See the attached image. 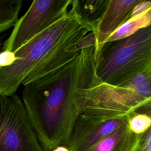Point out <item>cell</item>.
Masks as SVG:
<instances>
[{
    "label": "cell",
    "mask_w": 151,
    "mask_h": 151,
    "mask_svg": "<svg viewBox=\"0 0 151 151\" xmlns=\"http://www.w3.org/2000/svg\"><path fill=\"white\" fill-rule=\"evenodd\" d=\"M96 47L80 51L72 61L24 86L22 103L44 151L68 146L80 114L78 100L96 78Z\"/></svg>",
    "instance_id": "obj_1"
},
{
    "label": "cell",
    "mask_w": 151,
    "mask_h": 151,
    "mask_svg": "<svg viewBox=\"0 0 151 151\" xmlns=\"http://www.w3.org/2000/svg\"><path fill=\"white\" fill-rule=\"evenodd\" d=\"M92 31L70 8L63 17L15 51L14 53L16 60L12 64L0 67V96L14 94L27 76L60 47L81 39Z\"/></svg>",
    "instance_id": "obj_2"
},
{
    "label": "cell",
    "mask_w": 151,
    "mask_h": 151,
    "mask_svg": "<svg viewBox=\"0 0 151 151\" xmlns=\"http://www.w3.org/2000/svg\"><path fill=\"white\" fill-rule=\"evenodd\" d=\"M150 83L151 71L140 74L120 86L101 83L96 77L80 96V114L105 117L135 112L150 114Z\"/></svg>",
    "instance_id": "obj_3"
},
{
    "label": "cell",
    "mask_w": 151,
    "mask_h": 151,
    "mask_svg": "<svg viewBox=\"0 0 151 151\" xmlns=\"http://www.w3.org/2000/svg\"><path fill=\"white\" fill-rule=\"evenodd\" d=\"M96 52V76L113 86L124 84L137 75L151 71V28L106 42Z\"/></svg>",
    "instance_id": "obj_4"
},
{
    "label": "cell",
    "mask_w": 151,
    "mask_h": 151,
    "mask_svg": "<svg viewBox=\"0 0 151 151\" xmlns=\"http://www.w3.org/2000/svg\"><path fill=\"white\" fill-rule=\"evenodd\" d=\"M0 151H44L15 94L0 96Z\"/></svg>",
    "instance_id": "obj_5"
},
{
    "label": "cell",
    "mask_w": 151,
    "mask_h": 151,
    "mask_svg": "<svg viewBox=\"0 0 151 151\" xmlns=\"http://www.w3.org/2000/svg\"><path fill=\"white\" fill-rule=\"evenodd\" d=\"M71 0H35L17 20L1 50L14 52L68 12Z\"/></svg>",
    "instance_id": "obj_6"
},
{
    "label": "cell",
    "mask_w": 151,
    "mask_h": 151,
    "mask_svg": "<svg viewBox=\"0 0 151 151\" xmlns=\"http://www.w3.org/2000/svg\"><path fill=\"white\" fill-rule=\"evenodd\" d=\"M130 115L105 117L80 114L74 124L67 147L70 151H88L127 123Z\"/></svg>",
    "instance_id": "obj_7"
},
{
    "label": "cell",
    "mask_w": 151,
    "mask_h": 151,
    "mask_svg": "<svg viewBox=\"0 0 151 151\" xmlns=\"http://www.w3.org/2000/svg\"><path fill=\"white\" fill-rule=\"evenodd\" d=\"M140 0H109L96 28L92 31L96 37V52L106 43L108 38L129 17Z\"/></svg>",
    "instance_id": "obj_8"
},
{
    "label": "cell",
    "mask_w": 151,
    "mask_h": 151,
    "mask_svg": "<svg viewBox=\"0 0 151 151\" xmlns=\"http://www.w3.org/2000/svg\"><path fill=\"white\" fill-rule=\"evenodd\" d=\"M141 136L132 132L129 129L127 122L102 139L88 151H134Z\"/></svg>",
    "instance_id": "obj_9"
},
{
    "label": "cell",
    "mask_w": 151,
    "mask_h": 151,
    "mask_svg": "<svg viewBox=\"0 0 151 151\" xmlns=\"http://www.w3.org/2000/svg\"><path fill=\"white\" fill-rule=\"evenodd\" d=\"M109 0H71L70 8L80 21L91 28L92 31L101 18Z\"/></svg>",
    "instance_id": "obj_10"
},
{
    "label": "cell",
    "mask_w": 151,
    "mask_h": 151,
    "mask_svg": "<svg viewBox=\"0 0 151 151\" xmlns=\"http://www.w3.org/2000/svg\"><path fill=\"white\" fill-rule=\"evenodd\" d=\"M150 23L151 9L140 16L133 18L129 17L108 38L106 42L114 41L130 37L141 29L150 26Z\"/></svg>",
    "instance_id": "obj_11"
},
{
    "label": "cell",
    "mask_w": 151,
    "mask_h": 151,
    "mask_svg": "<svg viewBox=\"0 0 151 151\" xmlns=\"http://www.w3.org/2000/svg\"><path fill=\"white\" fill-rule=\"evenodd\" d=\"M22 6L21 0H0V33L15 25Z\"/></svg>",
    "instance_id": "obj_12"
},
{
    "label": "cell",
    "mask_w": 151,
    "mask_h": 151,
    "mask_svg": "<svg viewBox=\"0 0 151 151\" xmlns=\"http://www.w3.org/2000/svg\"><path fill=\"white\" fill-rule=\"evenodd\" d=\"M150 114L146 113L135 112L130 115L128 120L129 130L134 134L142 135L150 128Z\"/></svg>",
    "instance_id": "obj_13"
},
{
    "label": "cell",
    "mask_w": 151,
    "mask_h": 151,
    "mask_svg": "<svg viewBox=\"0 0 151 151\" xmlns=\"http://www.w3.org/2000/svg\"><path fill=\"white\" fill-rule=\"evenodd\" d=\"M94 46H96V37L93 32H90L74 44L73 49L76 51H80L83 49Z\"/></svg>",
    "instance_id": "obj_14"
},
{
    "label": "cell",
    "mask_w": 151,
    "mask_h": 151,
    "mask_svg": "<svg viewBox=\"0 0 151 151\" xmlns=\"http://www.w3.org/2000/svg\"><path fill=\"white\" fill-rule=\"evenodd\" d=\"M151 9V1L146 0H140L134 6L130 17L133 18L140 16L146 11Z\"/></svg>",
    "instance_id": "obj_15"
},
{
    "label": "cell",
    "mask_w": 151,
    "mask_h": 151,
    "mask_svg": "<svg viewBox=\"0 0 151 151\" xmlns=\"http://www.w3.org/2000/svg\"><path fill=\"white\" fill-rule=\"evenodd\" d=\"M134 151H151V129L142 134Z\"/></svg>",
    "instance_id": "obj_16"
},
{
    "label": "cell",
    "mask_w": 151,
    "mask_h": 151,
    "mask_svg": "<svg viewBox=\"0 0 151 151\" xmlns=\"http://www.w3.org/2000/svg\"><path fill=\"white\" fill-rule=\"evenodd\" d=\"M15 60L14 52L2 50L0 51V67L8 66L12 64Z\"/></svg>",
    "instance_id": "obj_17"
},
{
    "label": "cell",
    "mask_w": 151,
    "mask_h": 151,
    "mask_svg": "<svg viewBox=\"0 0 151 151\" xmlns=\"http://www.w3.org/2000/svg\"><path fill=\"white\" fill-rule=\"evenodd\" d=\"M52 151H70V150L67 146L60 145L55 147Z\"/></svg>",
    "instance_id": "obj_18"
},
{
    "label": "cell",
    "mask_w": 151,
    "mask_h": 151,
    "mask_svg": "<svg viewBox=\"0 0 151 151\" xmlns=\"http://www.w3.org/2000/svg\"><path fill=\"white\" fill-rule=\"evenodd\" d=\"M2 42H1V39L0 38V51H1V49H2Z\"/></svg>",
    "instance_id": "obj_19"
}]
</instances>
